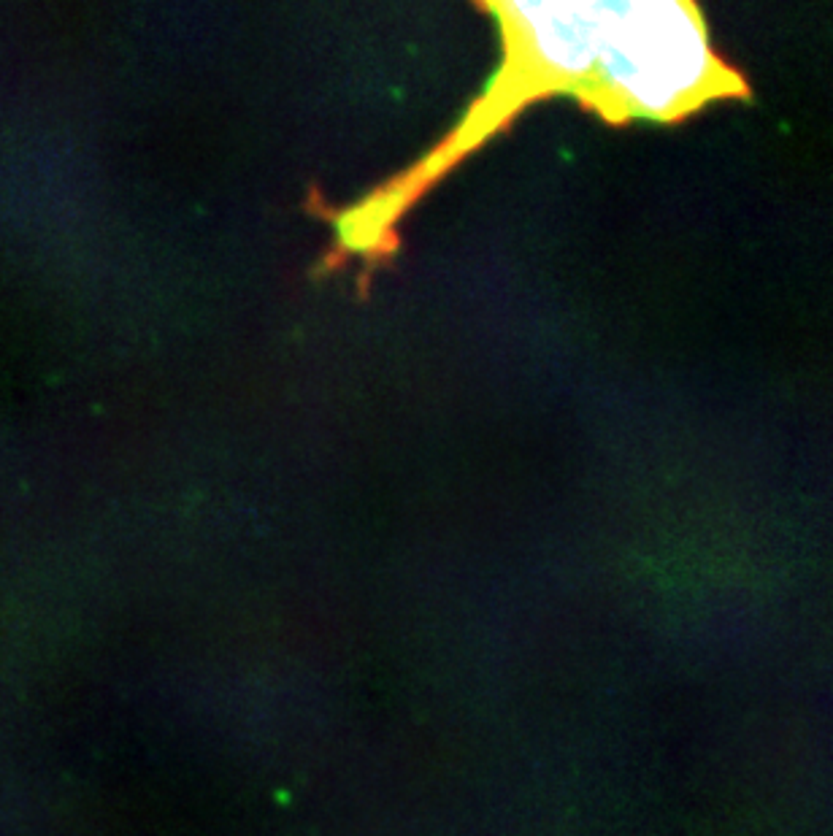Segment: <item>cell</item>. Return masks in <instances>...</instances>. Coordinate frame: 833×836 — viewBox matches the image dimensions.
Segmentation results:
<instances>
[{"mask_svg": "<svg viewBox=\"0 0 833 836\" xmlns=\"http://www.w3.org/2000/svg\"><path fill=\"white\" fill-rule=\"evenodd\" d=\"M750 84L720 57L706 17L688 0L592 3L590 65L579 101L606 122H682Z\"/></svg>", "mask_w": 833, "mask_h": 836, "instance_id": "1", "label": "cell"}]
</instances>
